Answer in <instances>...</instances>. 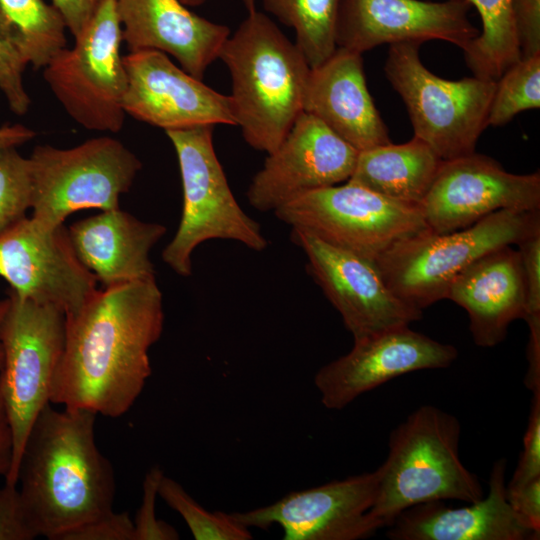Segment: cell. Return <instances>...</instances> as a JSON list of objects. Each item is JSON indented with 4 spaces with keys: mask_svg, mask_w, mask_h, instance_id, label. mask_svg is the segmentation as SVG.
Listing matches in <instances>:
<instances>
[{
    "mask_svg": "<svg viewBox=\"0 0 540 540\" xmlns=\"http://www.w3.org/2000/svg\"><path fill=\"white\" fill-rule=\"evenodd\" d=\"M163 324L156 278L98 289L79 310L66 315L50 403L111 418L124 415L151 375L149 350Z\"/></svg>",
    "mask_w": 540,
    "mask_h": 540,
    "instance_id": "cell-1",
    "label": "cell"
},
{
    "mask_svg": "<svg viewBox=\"0 0 540 540\" xmlns=\"http://www.w3.org/2000/svg\"><path fill=\"white\" fill-rule=\"evenodd\" d=\"M96 417L87 409L57 410L48 403L30 429L17 485L38 536L59 540L113 510L115 476L96 445Z\"/></svg>",
    "mask_w": 540,
    "mask_h": 540,
    "instance_id": "cell-2",
    "label": "cell"
},
{
    "mask_svg": "<svg viewBox=\"0 0 540 540\" xmlns=\"http://www.w3.org/2000/svg\"><path fill=\"white\" fill-rule=\"evenodd\" d=\"M219 58L231 75L236 125L252 148L271 153L303 112L311 70L307 60L256 9L229 35Z\"/></svg>",
    "mask_w": 540,
    "mask_h": 540,
    "instance_id": "cell-3",
    "label": "cell"
},
{
    "mask_svg": "<svg viewBox=\"0 0 540 540\" xmlns=\"http://www.w3.org/2000/svg\"><path fill=\"white\" fill-rule=\"evenodd\" d=\"M461 425L432 405L415 409L390 433L388 455L376 469L378 486L372 513L387 528L404 510L425 502L484 497L479 478L459 455Z\"/></svg>",
    "mask_w": 540,
    "mask_h": 540,
    "instance_id": "cell-4",
    "label": "cell"
},
{
    "mask_svg": "<svg viewBox=\"0 0 540 540\" xmlns=\"http://www.w3.org/2000/svg\"><path fill=\"white\" fill-rule=\"evenodd\" d=\"M538 232L540 211L501 210L464 229L443 234L426 231L406 238L374 264L399 299L423 311L446 299L452 282L474 261Z\"/></svg>",
    "mask_w": 540,
    "mask_h": 540,
    "instance_id": "cell-5",
    "label": "cell"
},
{
    "mask_svg": "<svg viewBox=\"0 0 540 540\" xmlns=\"http://www.w3.org/2000/svg\"><path fill=\"white\" fill-rule=\"evenodd\" d=\"M212 125L165 131L177 154L183 207L177 231L162 251L178 275L192 274L193 251L211 239L233 240L254 251L268 241L235 199L213 145Z\"/></svg>",
    "mask_w": 540,
    "mask_h": 540,
    "instance_id": "cell-6",
    "label": "cell"
},
{
    "mask_svg": "<svg viewBox=\"0 0 540 540\" xmlns=\"http://www.w3.org/2000/svg\"><path fill=\"white\" fill-rule=\"evenodd\" d=\"M419 44H392L384 65L391 86L402 98L414 130L442 160L475 152L487 128L496 81L477 76L443 79L429 71Z\"/></svg>",
    "mask_w": 540,
    "mask_h": 540,
    "instance_id": "cell-7",
    "label": "cell"
},
{
    "mask_svg": "<svg viewBox=\"0 0 540 540\" xmlns=\"http://www.w3.org/2000/svg\"><path fill=\"white\" fill-rule=\"evenodd\" d=\"M0 326L3 363L0 393L13 436V459L5 483L17 485V469L30 429L50 403L52 382L65 344L66 315L21 298L11 289Z\"/></svg>",
    "mask_w": 540,
    "mask_h": 540,
    "instance_id": "cell-8",
    "label": "cell"
},
{
    "mask_svg": "<svg viewBox=\"0 0 540 540\" xmlns=\"http://www.w3.org/2000/svg\"><path fill=\"white\" fill-rule=\"evenodd\" d=\"M32 177L31 218L44 228L64 225L82 209L119 208L142 167L119 140L102 136L68 149L38 145L29 157Z\"/></svg>",
    "mask_w": 540,
    "mask_h": 540,
    "instance_id": "cell-9",
    "label": "cell"
},
{
    "mask_svg": "<svg viewBox=\"0 0 540 540\" xmlns=\"http://www.w3.org/2000/svg\"><path fill=\"white\" fill-rule=\"evenodd\" d=\"M116 0H102L72 48L60 50L43 76L66 112L89 130L118 132L125 119L127 75L120 56Z\"/></svg>",
    "mask_w": 540,
    "mask_h": 540,
    "instance_id": "cell-10",
    "label": "cell"
},
{
    "mask_svg": "<svg viewBox=\"0 0 540 540\" xmlns=\"http://www.w3.org/2000/svg\"><path fill=\"white\" fill-rule=\"evenodd\" d=\"M283 223L368 260L430 231L418 207L351 181L303 194L273 212Z\"/></svg>",
    "mask_w": 540,
    "mask_h": 540,
    "instance_id": "cell-11",
    "label": "cell"
},
{
    "mask_svg": "<svg viewBox=\"0 0 540 540\" xmlns=\"http://www.w3.org/2000/svg\"><path fill=\"white\" fill-rule=\"evenodd\" d=\"M418 208L437 234L467 228L501 210L540 211V174L510 173L475 152L442 160Z\"/></svg>",
    "mask_w": 540,
    "mask_h": 540,
    "instance_id": "cell-12",
    "label": "cell"
},
{
    "mask_svg": "<svg viewBox=\"0 0 540 540\" xmlns=\"http://www.w3.org/2000/svg\"><path fill=\"white\" fill-rule=\"evenodd\" d=\"M377 471L293 491L276 502L231 513L242 526L267 530L278 525L284 540H359L384 524L372 513Z\"/></svg>",
    "mask_w": 540,
    "mask_h": 540,
    "instance_id": "cell-13",
    "label": "cell"
},
{
    "mask_svg": "<svg viewBox=\"0 0 540 540\" xmlns=\"http://www.w3.org/2000/svg\"><path fill=\"white\" fill-rule=\"evenodd\" d=\"M0 277L21 298L79 310L98 290V280L77 257L64 225L44 228L26 217L0 235Z\"/></svg>",
    "mask_w": 540,
    "mask_h": 540,
    "instance_id": "cell-14",
    "label": "cell"
},
{
    "mask_svg": "<svg viewBox=\"0 0 540 540\" xmlns=\"http://www.w3.org/2000/svg\"><path fill=\"white\" fill-rule=\"evenodd\" d=\"M291 230L292 241L307 258L308 273L339 312L353 339L410 326L422 318L423 311L390 290L373 261L302 230Z\"/></svg>",
    "mask_w": 540,
    "mask_h": 540,
    "instance_id": "cell-15",
    "label": "cell"
},
{
    "mask_svg": "<svg viewBox=\"0 0 540 540\" xmlns=\"http://www.w3.org/2000/svg\"><path fill=\"white\" fill-rule=\"evenodd\" d=\"M358 154L323 122L302 112L253 177L248 201L256 210L274 212L303 194L346 182Z\"/></svg>",
    "mask_w": 540,
    "mask_h": 540,
    "instance_id": "cell-16",
    "label": "cell"
},
{
    "mask_svg": "<svg viewBox=\"0 0 540 540\" xmlns=\"http://www.w3.org/2000/svg\"><path fill=\"white\" fill-rule=\"evenodd\" d=\"M457 356L453 345L401 326L354 339L348 353L318 370L314 384L327 409L341 410L394 378L447 368Z\"/></svg>",
    "mask_w": 540,
    "mask_h": 540,
    "instance_id": "cell-17",
    "label": "cell"
},
{
    "mask_svg": "<svg viewBox=\"0 0 540 540\" xmlns=\"http://www.w3.org/2000/svg\"><path fill=\"white\" fill-rule=\"evenodd\" d=\"M127 75L126 114L165 131L203 125H236L230 96L223 95L158 50L122 57Z\"/></svg>",
    "mask_w": 540,
    "mask_h": 540,
    "instance_id": "cell-18",
    "label": "cell"
},
{
    "mask_svg": "<svg viewBox=\"0 0 540 540\" xmlns=\"http://www.w3.org/2000/svg\"><path fill=\"white\" fill-rule=\"evenodd\" d=\"M467 0H341L336 44L362 54L382 44L442 40L464 50L480 30Z\"/></svg>",
    "mask_w": 540,
    "mask_h": 540,
    "instance_id": "cell-19",
    "label": "cell"
},
{
    "mask_svg": "<svg viewBox=\"0 0 540 540\" xmlns=\"http://www.w3.org/2000/svg\"><path fill=\"white\" fill-rule=\"evenodd\" d=\"M504 458L489 476L488 494L462 507L444 501L414 505L401 512L387 527L392 540H532L539 539L515 513L506 494Z\"/></svg>",
    "mask_w": 540,
    "mask_h": 540,
    "instance_id": "cell-20",
    "label": "cell"
},
{
    "mask_svg": "<svg viewBox=\"0 0 540 540\" xmlns=\"http://www.w3.org/2000/svg\"><path fill=\"white\" fill-rule=\"evenodd\" d=\"M124 40L130 52L158 50L202 79L230 35L227 26L209 21L181 0H116Z\"/></svg>",
    "mask_w": 540,
    "mask_h": 540,
    "instance_id": "cell-21",
    "label": "cell"
},
{
    "mask_svg": "<svg viewBox=\"0 0 540 540\" xmlns=\"http://www.w3.org/2000/svg\"><path fill=\"white\" fill-rule=\"evenodd\" d=\"M303 112L358 151L391 142L367 88L360 53L337 47L325 62L311 68Z\"/></svg>",
    "mask_w": 540,
    "mask_h": 540,
    "instance_id": "cell-22",
    "label": "cell"
},
{
    "mask_svg": "<svg viewBox=\"0 0 540 540\" xmlns=\"http://www.w3.org/2000/svg\"><path fill=\"white\" fill-rule=\"evenodd\" d=\"M446 299L464 308L474 343H501L510 324L525 315V284L518 250L506 245L483 255L450 285Z\"/></svg>",
    "mask_w": 540,
    "mask_h": 540,
    "instance_id": "cell-23",
    "label": "cell"
},
{
    "mask_svg": "<svg viewBox=\"0 0 540 540\" xmlns=\"http://www.w3.org/2000/svg\"><path fill=\"white\" fill-rule=\"evenodd\" d=\"M68 233L82 264L110 287L155 278L150 252L166 227L117 208L74 222Z\"/></svg>",
    "mask_w": 540,
    "mask_h": 540,
    "instance_id": "cell-24",
    "label": "cell"
},
{
    "mask_svg": "<svg viewBox=\"0 0 540 540\" xmlns=\"http://www.w3.org/2000/svg\"><path fill=\"white\" fill-rule=\"evenodd\" d=\"M441 162L430 146L414 136L403 144L390 142L359 151L348 181L391 200L418 207Z\"/></svg>",
    "mask_w": 540,
    "mask_h": 540,
    "instance_id": "cell-25",
    "label": "cell"
},
{
    "mask_svg": "<svg viewBox=\"0 0 540 540\" xmlns=\"http://www.w3.org/2000/svg\"><path fill=\"white\" fill-rule=\"evenodd\" d=\"M65 28L60 12L43 0H0V40L34 69L65 48Z\"/></svg>",
    "mask_w": 540,
    "mask_h": 540,
    "instance_id": "cell-26",
    "label": "cell"
},
{
    "mask_svg": "<svg viewBox=\"0 0 540 540\" xmlns=\"http://www.w3.org/2000/svg\"><path fill=\"white\" fill-rule=\"evenodd\" d=\"M477 10L482 29L463 50L477 77L497 81L522 58L515 28L512 0H467Z\"/></svg>",
    "mask_w": 540,
    "mask_h": 540,
    "instance_id": "cell-27",
    "label": "cell"
},
{
    "mask_svg": "<svg viewBox=\"0 0 540 540\" xmlns=\"http://www.w3.org/2000/svg\"><path fill=\"white\" fill-rule=\"evenodd\" d=\"M265 9L296 34V45L310 68L325 62L337 49L341 0H261Z\"/></svg>",
    "mask_w": 540,
    "mask_h": 540,
    "instance_id": "cell-28",
    "label": "cell"
},
{
    "mask_svg": "<svg viewBox=\"0 0 540 540\" xmlns=\"http://www.w3.org/2000/svg\"><path fill=\"white\" fill-rule=\"evenodd\" d=\"M540 107V52L521 58L496 81L487 126H503L518 113Z\"/></svg>",
    "mask_w": 540,
    "mask_h": 540,
    "instance_id": "cell-29",
    "label": "cell"
},
{
    "mask_svg": "<svg viewBox=\"0 0 540 540\" xmlns=\"http://www.w3.org/2000/svg\"><path fill=\"white\" fill-rule=\"evenodd\" d=\"M158 496L187 524L196 540H249L250 529L242 526L231 513L209 511L194 500L174 479L163 474Z\"/></svg>",
    "mask_w": 540,
    "mask_h": 540,
    "instance_id": "cell-30",
    "label": "cell"
},
{
    "mask_svg": "<svg viewBox=\"0 0 540 540\" xmlns=\"http://www.w3.org/2000/svg\"><path fill=\"white\" fill-rule=\"evenodd\" d=\"M32 206L29 158L16 147L0 148V235L27 217Z\"/></svg>",
    "mask_w": 540,
    "mask_h": 540,
    "instance_id": "cell-31",
    "label": "cell"
},
{
    "mask_svg": "<svg viewBox=\"0 0 540 540\" xmlns=\"http://www.w3.org/2000/svg\"><path fill=\"white\" fill-rule=\"evenodd\" d=\"M163 474L158 466H154L145 475L141 505L133 520L135 540L179 539V534L171 525L156 518V498Z\"/></svg>",
    "mask_w": 540,
    "mask_h": 540,
    "instance_id": "cell-32",
    "label": "cell"
},
{
    "mask_svg": "<svg viewBox=\"0 0 540 540\" xmlns=\"http://www.w3.org/2000/svg\"><path fill=\"white\" fill-rule=\"evenodd\" d=\"M528 425L523 438V449L514 474L506 484L515 489L540 477V389L533 391Z\"/></svg>",
    "mask_w": 540,
    "mask_h": 540,
    "instance_id": "cell-33",
    "label": "cell"
},
{
    "mask_svg": "<svg viewBox=\"0 0 540 540\" xmlns=\"http://www.w3.org/2000/svg\"><path fill=\"white\" fill-rule=\"evenodd\" d=\"M525 284V315L527 324L540 322V232L518 244Z\"/></svg>",
    "mask_w": 540,
    "mask_h": 540,
    "instance_id": "cell-34",
    "label": "cell"
},
{
    "mask_svg": "<svg viewBox=\"0 0 540 540\" xmlns=\"http://www.w3.org/2000/svg\"><path fill=\"white\" fill-rule=\"evenodd\" d=\"M37 537L17 485L5 483L0 487V540H32Z\"/></svg>",
    "mask_w": 540,
    "mask_h": 540,
    "instance_id": "cell-35",
    "label": "cell"
},
{
    "mask_svg": "<svg viewBox=\"0 0 540 540\" xmlns=\"http://www.w3.org/2000/svg\"><path fill=\"white\" fill-rule=\"evenodd\" d=\"M26 64L6 43L0 40V89L9 108L17 115L25 114L30 107V97L23 85Z\"/></svg>",
    "mask_w": 540,
    "mask_h": 540,
    "instance_id": "cell-36",
    "label": "cell"
},
{
    "mask_svg": "<svg viewBox=\"0 0 540 540\" xmlns=\"http://www.w3.org/2000/svg\"><path fill=\"white\" fill-rule=\"evenodd\" d=\"M59 540H135L134 523L127 512L112 510L66 532Z\"/></svg>",
    "mask_w": 540,
    "mask_h": 540,
    "instance_id": "cell-37",
    "label": "cell"
},
{
    "mask_svg": "<svg viewBox=\"0 0 540 540\" xmlns=\"http://www.w3.org/2000/svg\"><path fill=\"white\" fill-rule=\"evenodd\" d=\"M522 58L540 52V0H512Z\"/></svg>",
    "mask_w": 540,
    "mask_h": 540,
    "instance_id": "cell-38",
    "label": "cell"
},
{
    "mask_svg": "<svg viewBox=\"0 0 540 540\" xmlns=\"http://www.w3.org/2000/svg\"><path fill=\"white\" fill-rule=\"evenodd\" d=\"M508 502L521 520L540 535V477L523 486L507 489Z\"/></svg>",
    "mask_w": 540,
    "mask_h": 540,
    "instance_id": "cell-39",
    "label": "cell"
},
{
    "mask_svg": "<svg viewBox=\"0 0 540 540\" xmlns=\"http://www.w3.org/2000/svg\"><path fill=\"white\" fill-rule=\"evenodd\" d=\"M74 38L85 29L102 0H52Z\"/></svg>",
    "mask_w": 540,
    "mask_h": 540,
    "instance_id": "cell-40",
    "label": "cell"
},
{
    "mask_svg": "<svg viewBox=\"0 0 540 540\" xmlns=\"http://www.w3.org/2000/svg\"><path fill=\"white\" fill-rule=\"evenodd\" d=\"M13 459V436L0 393V476L8 475Z\"/></svg>",
    "mask_w": 540,
    "mask_h": 540,
    "instance_id": "cell-41",
    "label": "cell"
},
{
    "mask_svg": "<svg viewBox=\"0 0 540 540\" xmlns=\"http://www.w3.org/2000/svg\"><path fill=\"white\" fill-rule=\"evenodd\" d=\"M36 136V132L24 125H3L0 127V148L17 147Z\"/></svg>",
    "mask_w": 540,
    "mask_h": 540,
    "instance_id": "cell-42",
    "label": "cell"
},
{
    "mask_svg": "<svg viewBox=\"0 0 540 540\" xmlns=\"http://www.w3.org/2000/svg\"><path fill=\"white\" fill-rule=\"evenodd\" d=\"M8 305H9L8 296L6 298L0 300V326H1V323H2V320H3V317H4L5 313H6V310L8 308ZM2 363H3V348H2V344H1V340H0V369H1Z\"/></svg>",
    "mask_w": 540,
    "mask_h": 540,
    "instance_id": "cell-43",
    "label": "cell"
},
{
    "mask_svg": "<svg viewBox=\"0 0 540 540\" xmlns=\"http://www.w3.org/2000/svg\"><path fill=\"white\" fill-rule=\"evenodd\" d=\"M256 1L257 0H242L248 12L255 10Z\"/></svg>",
    "mask_w": 540,
    "mask_h": 540,
    "instance_id": "cell-44",
    "label": "cell"
},
{
    "mask_svg": "<svg viewBox=\"0 0 540 540\" xmlns=\"http://www.w3.org/2000/svg\"><path fill=\"white\" fill-rule=\"evenodd\" d=\"M207 0H181L186 6H199Z\"/></svg>",
    "mask_w": 540,
    "mask_h": 540,
    "instance_id": "cell-45",
    "label": "cell"
}]
</instances>
